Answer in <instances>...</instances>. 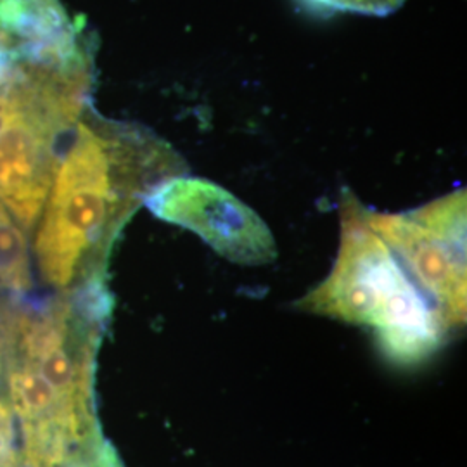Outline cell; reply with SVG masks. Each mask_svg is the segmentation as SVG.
I'll return each mask as SVG.
<instances>
[{
  "label": "cell",
  "instance_id": "6da1fadb",
  "mask_svg": "<svg viewBox=\"0 0 467 467\" xmlns=\"http://www.w3.org/2000/svg\"><path fill=\"white\" fill-rule=\"evenodd\" d=\"M182 175V161L148 130L99 117L80 118L56 168L35 237L44 283L59 293L104 283L119 231L150 192Z\"/></svg>",
  "mask_w": 467,
  "mask_h": 467
},
{
  "label": "cell",
  "instance_id": "7a4b0ae2",
  "mask_svg": "<svg viewBox=\"0 0 467 467\" xmlns=\"http://www.w3.org/2000/svg\"><path fill=\"white\" fill-rule=\"evenodd\" d=\"M92 84L88 46L69 56H15L0 73V204L25 233L38 223Z\"/></svg>",
  "mask_w": 467,
  "mask_h": 467
},
{
  "label": "cell",
  "instance_id": "3957f363",
  "mask_svg": "<svg viewBox=\"0 0 467 467\" xmlns=\"http://www.w3.org/2000/svg\"><path fill=\"white\" fill-rule=\"evenodd\" d=\"M296 306L374 329L384 355L400 366L428 360L449 337L430 301L368 220L353 194L341 201V244L333 272Z\"/></svg>",
  "mask_w": 467,
  "mask_h": 467
},
{
  "label": "cell",
  "instance_id": "277c9868",
  "mask_svg": "<svg viewBox=\"0 0 467 467\" xmlns=\"http://www.w3.org/2000/svg\"><path fill=\"white\" fill-rule=\"evenodd\" d=\"M368 220L445 329L459 331L466 324V192L455 191L399 215L368 210Z\"/></svg>",
  "mask_w": 467,
  "mask_h": 467
},
{
  "label": "cell",
  "instance_id": "5b68a950",
  "mask_svg": "<svg viewBox=\"0 0 467 467\" xmlns=\"http://www.w3.org/2000/svg\"><path fill=\"white\" fill-rule=\"evenodd\" d=\"M144 204L156 217L198 234L234 264L267 265L277 258L267 223L215 182L177 175L158 185Z\"/></svg>",
  "mask_w": 467,
  "mask_h": 467
},
{
  "label": "cell",
  "instance_id": "8992f818",
  "mask_svg": "<svg viewBox=\"0 0 467 467\" xmlns=\"http://www.w3.org/2000/svg\"><path fill=\"white\" fill-rule=\"evenodd\" d=\"M0 32L15 40L19 56L71 54L87 46L59 0H0Z\"/></svg>",
  "mask_w": 467,
  "mask_h": 467
},
{
  "label": "cell",
  "instance_id": "52a82bcc",
  "mask_svg": "<svg viewBox=\"0 0 467 467\" xmlns=\"http://www.w3.org/2000/svg\"><path fill=\"white\" fill-rule=\"evenodd\" d=\"M318 13H353L366 16H388L400 9L405 0H300Z\"/></svg>",
  "mask_w": 467,
  "mask_h": 467
},
{
  "label": "cell",
  "instance_id": "ba28073f",
  "mask_svg": "<svg viewBox=\"0 0 467 467\" xmlns=\"http://www.w3.org/2000/svg\"><path fill=\"white\" fill-rule=\"evenodd\" d=\"M71 467H123V464L118 457L117 451L108 441L98 453H94L92 457H88V459H85L82 462Z\"/></svg>",
  "mask_w": 467,
  "mask_h": 467
}]
</instances>
